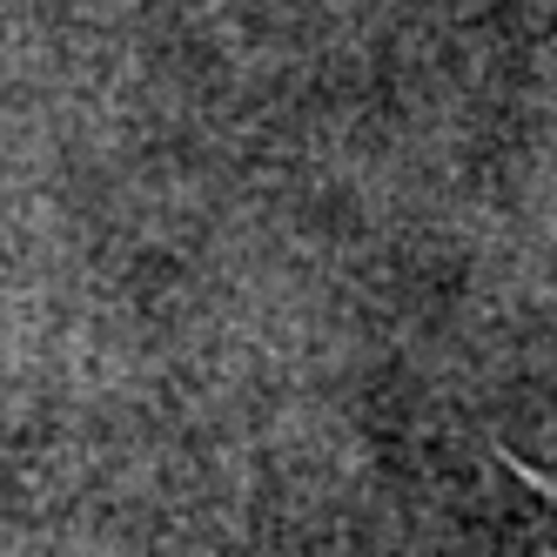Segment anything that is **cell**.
Returning a JSON list of instances; mask_svg holds the SVG:
<instances>
[{
	"label": "cell",
	"mask_w": 557,
	"mask_h": 557,
	"mask_svg": "<svg viewBox=\"0 0 557 557\" xmlns=\"http://www.w3.org/2000/svg\"><path fill=\"white\" fill-rule=\"evenodd\" d=\"M504 470L531 491V557H557V470H537L504 450Z\"/></svg>",
	"instance_id": "cell-1"
}]
</instances>
